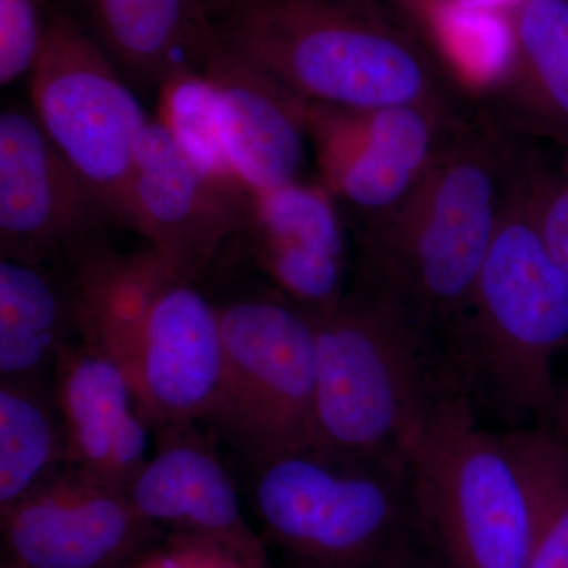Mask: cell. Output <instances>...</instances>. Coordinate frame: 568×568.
Here are the masks:
<instances>
[{
  "label": "cell",
  "mask_w": 568,
  "mask_h": 568,
  "mask_svg": "<svg viewBox=\"0 0 568 568\" xmlns=\"http://www.w3.org/2000/svg\"><path fill=\"white\" fill-rule=\"evenodd\" d=\"M467 114L458 104L351 111L308 104L323 185L355 234L375 231L410 200Z\"/></svg>",
  "instance_id": "9"
},
{
  "label": "cell",
  "mask_w": 568,
  "mask_h": 568,
  "mask_svg": "<svg viewBox=\"0 0 568 568\" xmlns=\"http://www.w3.org/2000/svg\"><path fill=\"white\" fill-rule=\"evenodd\" d=\"M50 0H0V85L7 88L36 70L47 47Z\"/></svg>",
  "instance_id": "26"
},
{
  "label": "cell",
  "mask_w": 568,
  "mask_h": 568,
  "mask_svg": "<svg viewBox=\"0 0 568 568\" xmlns=\"http://www.w3.org/2000/svg\"><path fill=\"white\" fill-rule=\"evenodd\" d=\"M223 365L215 302L197 284L170 280L149 312L132 375L138 409L152 432L209 424Z\"/></svg>",
  "instance_id": "13"
},
{
  "label": "cell",
  "mask_w": 568,
  "mask_h": 568,
  "mask_svg": "<svg viewBox=\"0 0 568 568\" xmlns=\"http://www.w3.org/2000/svg\"><path fill=\"white\" fill-rule=\"evenodd\" d=\"M246 463L261 536L290 568H435L403 452L315 444Z\"/></svg>",
  "instance_id": "4"
},
{
  "label": "cell",
  "mask_w": 568,
  "mask_h": 568,
  "mask_svg": "<svg viewBox=\"0 0 568 568\" xmlns=\"http://www.w3.org/2000/svg\"><path fill=\"white\" fill-rule=\"evenodd\" d=\"M63 268L73 290L78 338L118 362L132 383L153 301L175 276L151 246L125 254L110 241L88 246Z\"/></svg>",
  "instance_id": "20"
},
{
  "label": "cell",
  "mask_w": 568,
  "mask_h": 568,
  "mask_svg": "<svg viewBox=\"0 0 568 568\" xmlns=\"http://www.w3.org/2000/svg\"><path fill=\"white\" fill-rule=\"evenodd\" d=\"M223 2L224 0H212V18L215 10L219 9V6H222Z\"/></svg>",
  "instance_id": "32"
},
{
  "label": "cell",
  "mask_w": 568,
  "mask_h": 568,
  "mask_svg": "<svg viewBox=\"0 0 568 568\" xmlns=\"http://www.w3.org/2000/svg\"><path fill=\"white\" fill-rule=\"evenodd\" d=\"M156 450L125 491L156 528L209 538L254 558H267L263 536L246 521L216 433L197 424L153 433Z\"/></svg>",
  "instance_id": "16"
},
{
  "label": "cell",
  "mask_w": 568,
  "mask_h": 568,
  "mask_svg": "<svg viewBox=\"0 0 568 568\" xmlns=\"http://www.w3.org/2000/svg\"><path fill=\"white\" fill-rule=\"evenodd\" d=\"M458 2L467 7V9L497 11V13H500V10L514 3V0H458ZM519 2L521 0H517V6Z\"/></svg>",
  "instance_id": "31"
},
{
  "label": "cell",
  "mask_w": 568,
  "mask_h": 568,
  "mask_svg": "<svg viewBox=\"0 0 568 568\" xmlns=\"http://www.w3.org/2000/svg\"><path fill=\"white\" fill-rule=\"evenodd\" d=\"M197 69L213 92L224 152L246 189L256 194L302 181L308 104L216 31Z\"/></svg>",
  "instance_id": "14"
},
{
  "label": "cell",
  "mask_w": 568,
  "mask_h": 568,
  "mask_svg": "<svg viewBox=\"0 0 568 568\" xmlns=\"http://www.w3.org/2000/svg\"><path fill=\"white\" fill-rule=\"evenodd\" d=\"M82 28L129 84L160 91L215 36L212 0H78Z\"/></svg>",
  "instance_id": "19"
},
{
  "label": "cell",
  "mask_w": 568,
  "mask_h": 568,
  "mask_svg": "<svg viewBox=\"0 0 568 568\" xmlns=\"http://www.w3.org/2000/svg\"><path fill=\"white\" fill-rule=\"evenodd\" d=\"M541 164L519 140L495 235L448 342L510 422L549 420L559 395L556 358L568 345V274L538 227Z\"/></svg>",
  "instance_id": "2"
},
{
  "label": "cell",
  "mask_w": 568,
  "mask_h": 568,
  "mask_svg": "<svg viewBox=\"0 0 568 568\" xmlns=\"http://www.w3.org/2000/svg\"><path fill=\"white\" fill-rule=\"evenodd\" d=\"M69 465L51 384L0 381V515Z\"/></svg>",
  "instance_id": "22"
},
{
  "label": "cell",
  "mask_w": 568,
  "mask_h": 568,
  "mask_svg": "<svg viewBox=\"0 0 568 568\" xmlns=\"http://www.w3.org/2000/svg\"><path fill=\"white\" fill-rule=\"evenodd\" d=\"M162 532L125 489L71 465L0 515L11 568H132Z\"/></svg>",
  "instance_id": "12"
},
{
  "label": "cell",
  "mask_w": 568,
  "mask_h": 568,
  "mask_svg": "<svg viewBox=\"0 0 568 568\" xmlns=\"http://www.w3.org/2000/svg\"><path fill=\"white\" fill-rule=\"evenodd\" d=\"M508 20L510 58L487 114L519 140L568 151V0H521Z\"/></svg>",
  "instance_id": "18"
},
{
  "label": "cell",
  "mask_w": 568,
  "mask_h": 568,
  "mask_svg": "<svg viewBox=\"0 0 568 568\" xmlns=\"http://www.w3.org/2000/svg\"><path fill=\"white\" fill-rule=\"evenodd\" d=\"M32 111L52 144L129 227L138 142L151 119L81 22L54 6L31 77Z\"/></svg>",
  "instance_id": "8"
},
{
  "label": "cell",
  "mask_w": 568,
  "mask_h": 568,
  "mask_svg": "<svg viewBox=\"0 0 568 568\" xmlns=\"http://www.w3.org/2000/svg\"><path fill=\"white\" fill-rule=\"evenodd\" d=\"M114 216L58 151L32 110L0 114V256L65 267L108 241Z\"/></svg>",
  "instance_id": "10"
},
{
  "label": "cell",
  "mask_w": 568,
  "mask_h": 568,
  "mask_svg": "<svg viewBox=\"0 0 568 568\" xmlns=\"http://www.w3.org/2000/svg\"><path fill=\"white\" fill-rule=\"evenodd\" d=\"M69 465L126 489L148 462L152 432L118 362L80 338L63 347L51 379Z\"/></svg>",
  "instance_id": "17"
},
{
  "label": "cell",
  "mask_w": 568,
  "mask_h": 568,
  "mask_svg": "<svg viewBox=\"0 0 568 568\" xmlns=\"http://www.w3.org/2000/svg\"><path fill=\"white\" fill-rule=\"evenodd\" d=\"M518 138L466 115L398 212L357 235L362 278L390 295L436 345L452 338L495 235Z\"/></svg>",
  "instance_id": "1"
},
{
  "label": "cell",
  "mask_w": 568,
  "mask_h": 568,
  "mask_svg": "<svg viewBox=\"0 0 568 568\" xmlns=\"http://www.w3.org/2000/svg\"><path fill=\"white\" fill-rule=\"evenodd\" d=\"M224 365L209 424L246 459L317 444L315 324L274 286L215 302Z\"/></svg>",
  "instance_id": "7"
},
{
  "label": "cell",
  "mask_w": 568,
  "mask_h": 568,
  "mask_svg": "<svg viewBox=\"0 0 568 568\" xmlns=\"http://www.w3.org/2000/svg\"><path fill=\"white\" fill-rule=\"evenodd\" d=\"M253 193L205 174L162 121L138 142L129 230L141 234L179 282L197 284L244 230Z\"/></svg>",
  "instance_id": "11"
},
{
  "label": "cell",
  "mask_w": 568,
  "mask_h": 568,
  "mask_svg": "<svg viewBox=\"0 0 568 568\" xmlns=\"http://www.w3.org/2000/svg\"><path fill=\"white\" fill-rule=\"evenodd\" d=\"M237 239L272 286L305 308H328L345 297V216L323 183L297 181L253 194Z\"/></svg>",
  "instance_id": "15"
},
{
  "label": "cell",
  "mask_w": 568,
  "mask_h": 568,
  "mask_svg": "<svg viewBox=\"0 0 568 568\" xmlns=\"http://www.w3.org/2000/svg\"><path fill=\"white\" fill-rule=\"evenodd\" d=\"M159 95L160 121L196 166L216 181L246 189L224 152L213 92L201 70L182 67L168 78Z\"/></svg>",
  "instance_id": "24"
},
{
  "label": "cell",
  "mask_w": 568,
  "mask_h": 568,
  "mask_svg": "<svg viewBox=\"0 0 568 568\" xmlns=\"http://www.w3.org/2000/svg\"><path fill=\"white\" fill-rule=\"evenodd\" d=\"M78 339L69 272L0 260V381L51 384L63 347Z\"/></svg>",
  "instance_id": "21"
},
{
  "label": "cell",
  "mask_w": 568,
  "mask_h": 568,
  "mask_svg": "<svg viewBox=\"0 0 568 568\" xmlns=\"http://www.w3.org/2000/svg\"><path fill=\"white\" fill-rule=\"evenodd\" d=\"M310 313L317 444L354 454H402L450 377L437 368L435 343L362 276L342 301Z\"/></svg>",
  "instance_id": "5"
},
{
  "label": "cell",
  "mask_w": 568,
  "mask_h": 568,
  "mask_svg": "<svg viewBox=\"0 0 568 568\" xmlns=\"http://www.w3.org/2000/svg\"><path fill=\"white\" fill-rule=\"evenodd\" d=\"M403 455L433 567L526 568L528 493L503 435L480 425L462 383L444 384Z\"/></svg>",
  "instance_id": "6"
},
{
  "label": "cell",
  "mask_w": 568,
  "mask_h": 568,
  "mask_svg": "<svg viewBox=\"0 0 568 568\" xmlns=\"http://www.w3.org/2000/svg\"><path fill=\"white\" fill-rule=\"evenodd\" d=\"M548 422L552 424L548 429L558 440L568 463V387L566 390L559 388L558 402Z\"/></svg>",
  "instance_id": "30"
},
{
  "label": "cell",
  "mask_w": 568,
  "mask_h": 568,
  "mask_svg": "<svg viewBox=\"0 0 568 568\" xmlns=\"http://www.w3.org/2000/svg\"><path fill=\"white\" fill-rule=\"evenodd\" d=\"M0 568H11V567L6 566V564H2V566H0Z\"/></svg>",
  "instance_id": "33"
},
{
  "label": "cell",
  "mask_w": 568,
  "mask_h": 568,
  "mask_svg": "<svg viewBox=\"0 0 568 568\" xmlns=\"http://www.w3.org/2000/svg\"><path fill=\"white\" fill-rule=\"evenodd\" d=\"M132 568H267V558H254L193 534L163 530Z\"/></svg>",
  "instance_id": "27"
},
{
  "label": "cell",
  "mask_w": 568,
  "mask_h": 568,
  "mask_svg": "<svg viewBox=\"0 0 568 568\" xmlns=\"http://www.w3.org/2000/svg\"><path fill=\"white\" fill-rule=\"evenodd\" d=\"M392 2H395L399 13L406 17L414 31H422L429 14L433 13L440 0H392Z\"/></svg>",
  "instance_id": "29"
},
{
  "label": "cell",
  "mask_w": 568,
  "mask_h": 568,
  "mask_svg": "<svg viewBox=\"0 0 568 568\" xmlns=\"http://www.w3.org/2000/svg\"><path fill=\"white\" fill-rule=\"evenodd\" d=\"M532 510V541L526 568H568V463L544 426L503 435Z\"/></svg>",
  "instance_id": "23"
},
{
  "label": "cell",
  "mask_w": 568,
  "mask_h": 568,
  "mask_svg": "<svg viewBox=\"0 0 568 568\" xmlns=\"http://www.w3.org/2000/svg\"><path fill=\"white\" fill-rule=\"evenodd\" d=\"M537 220L549 252L568 274V152L555 166L541 164Z\"/></svg>",
  "instance_id": "28"
},
{
  "label": "cell",
  "mask_w": 568,
  "mask_h": 568,
  "mask_svg": "<svg viewBox=\"0 0 568 568\" xmlns=\"http://www.w3.org/2000/svg\"><path fill=\"white\" fill-rule=\"evenodd\" d=\"M212 21L306 104H458L433 52L377 0H224Z\"/></svg>",
  "instance_id": "3"
},
{
  "label": "cell",
  "mask_w": 568,
  "mask_h": 568,
  "mask_svg": "<svg viewBox=\"0 0 568 568\" xmlns=\"http://www.w3.org/2000/svg\"><path fill=\"white\" fill-rule=\"evenodd\" d=\"M420 32L467 80L495 84L510 58V20H500L497 11L467 9L458 0H440Z\"/></svg>",
  "instance_id": "25"
}]
</instances>
